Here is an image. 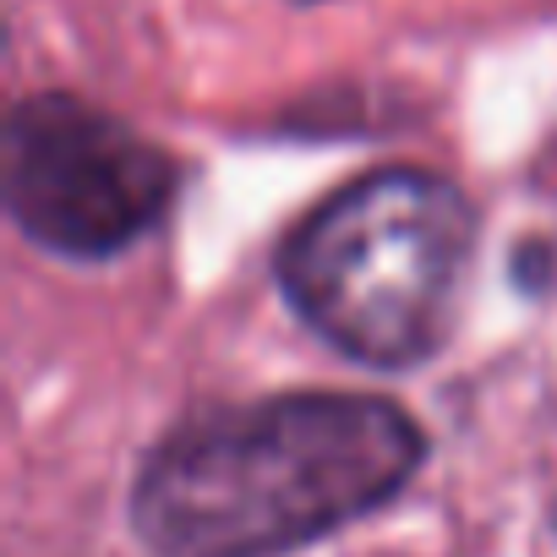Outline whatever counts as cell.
<instances>
[{"instance_id": "2", "label": "cell", "mask_w": 557, "mask_h": 557, "mask_svg": "<svg viewBox=\"0 0 557 557\" xmlns=\"http://www.w3.org/2000/svg\"><path fill=\"white\" fill-rule=\"evenodd\" d=\"M475 251L470 202L421 170H377L329 197L278 251L312 334L367 367H416L454 334Z\"/></svg>"}, {"instance_id": "1", "label": "cell", "mask_w": 557, "mask_h": 557, "mask_svg": "<svg viewBox=\"0 0 557 557\" xmlns=\"http://www.w3.org/2000/svg\"><path fill=\"white\" fill-rule=\"evenodd\" d=\"M421 426L372 394H278L170 432L132 524L153 557H285L410 486Z\"/></svg>"}, {"instance_id": "3", "label": "cell", "mask_w": 557, "mask_h": 557, "mask_svg": "<svg viewBox=\"0 0 557 557\" xmlns=\"http://www.w3.org/2000/svg\"><path fill=\"white\" fill-rule=\"evenodd\" d=\"M175 181L164 148L72 94H39L7 121V208L61 257H110L148 235Z\"/></svg>"}]
</instances>
